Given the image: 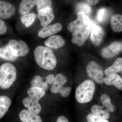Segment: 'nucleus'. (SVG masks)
I'll use <instances>...</instances> for the list:
<instances>
[{
	"label": "nucleus",
	"instance_id": "11",
	"mask_svg": "<svg viewBox=\"0 0 122 122\" xmlns=\"http://www.w3.org/2000/svg\"><path fill=\"white\" fill-rule=\"evenodd\" d=\"M122 45L121 42H114L102 50V54L103 56L109 58L114 56L119 53L122 51Z\"/></svg>",
	"mask_w": 122,
	"mask_h": 122
},
{
	"label": "nucleus",
	"instance_id": "33",
	"mask_svg": "<svg viewBox=\"0 0 122 122\" xmlns=\"http://www.w3.org/2000/svg\"><path fill=\"white\" fill-rule=\"evenodd\" d=\"M46 78L48 83L52 84L54 81L55 77L53 74H50L46 77Z\"/></svg>",
	"mask_w": 122,
	"mask_h": 122
},
{
	"label": "nucleus",
	"instance_id": "6",
	"mask_svg": "<svg viewBox=\"0 0 122 122\" xmlns=\"http://www.w3.org/2000/svg\"><path fill=\"white\" fill-rule=\"evenodd\" d=\"M87 74L90 77L99 83H103L104 74L102 67L96 62L91 61L86 67Z\"/></svg>",
	"mask_w": 122,
	"mask_h": 122
},
{
	"label": "nucleus",
	"instance_id": "10",
	"mask_svg": "<svg viewBox=\"0 0 122 122\" xmlns=\"http://www.w3.org/2000/svg\"><path fill=\"white\" fill-rule=\"evenodd\" d=\"M38 17L42 26H46L54 20L55 18L53 10L50 7H45L38 13Z\"/></svg>",
	"mask_w": 122,
	"mask_h": 122
},
{
	"label": "nucleus",
	"instance_id": "1",
	"mask_svg": "<svg viewBox=\"0 0 122 122\" xmlns=\"http://www.w3.org/2000/svg\"><path fill=\"white\" fill-rule=\"evenodd\" d=\"M34 55L36 62L41 68L52 70L56 66V56L50 48L43 46H38L34 51Z\"/></svg>",
	"mask_w": 122,
	"mask_h": 122
},
{
	"label": "nucleus",
	"instance_id": "19",
	"mask_svg": "<svg viewBox=\"0 0 122 122\" xmlns=\"http://www.w3.org/2000/svg\"><path fill=\"white\" fill-rule=\"evenodd\" d=\"M122 70V58L120 57L117 58L112 66L107 68L105 70V74L107 76L111 75L116 74Z\"/></svg>",
	"mask_w": 122,
	"mask_h": 122
},
{
	"label": "nucleus",
	"instance_id": "18",
	"mask_svg": "<svg viewBox=\"0 0 122 122\" xmlns=\"http://www.w3.org/2000/svg\"><path fill=\"white\" fill-rule=\"evenodd\" d=\"M37 1L33 0H24L22 1L20 4L19 12L22 15L28 13L35 6Z\"/></svg>",
	"mask_w": 122,
	"mask_h": 122
},
{
	"label": "nucleus",
	"instance_id": "29",
	"mask_svg": "<svg viewBox=\"0 0 122 122\" xmlns=\"http://www.w3.org/2000/svg\"><path fill=\"white\" fill-rule=\"evenodd\" d=\"M52 2L51 0H38L37 1V9L38 11H40L45 7H51Z\"/></svg>",
	"mask_w": 122,
	"mask_h": 122
},
{
	"label": "nucleus",
	"instance_id": "20",
	"mask_svg": "<svg viewBox=\"0 0 122 122\" xmlns=\"http://www.w3.org/2000/svg\"><path fill=\"white\" fill-rule=\"evenodd\" d=\"M29 97L39 102L45 95V90L41 88L32 86L27 92Z\"/></svg>",
	"mask_w": 122,
	"mask_h": 122
},
{
	"label": "nucleus",
	"instance_id": "31",
	"mask_svg": "<svg viewBox=\"0 0 122 122\" xmlns=\"http://www.w3.org/2000/svg\"><path fill=\"white\" fill-rule=\"evenodd\" d=\"M86 119L87 122H110L107 120L99 117L92 114H89Z\"/></svg>",
	"mask_w": 122,
	"mask_h": 122
},
{
	"label": "nucleus",
	"instance_id": "23",
	"mask_svg": "<svg viewBox=\"0 0 122 122\" xmlns=\"http://www.w3.org/2000/svg\"><path fill=\"white\" fill-rule=\"evenodd\" d=\"M122 16L115 14L112 16L111 20L112 29L115 32H120L122 30Z\"/></svg>",
	"mask_w": 122,
	"mask_h": 122
},
{
	"label": "nucleus",
	"instance_id": "3",
	"mask_svg": "<svg viewBox=\"0 0 122 122\" xmlns=\"http://www.w3.org/2000/svg\"><path fill=\"white\" fill-rule=\"evenodd\" d=\"M95 90V85L93 81L86 80L80 84L75 92V98L81 103L89 102L93 98Z\"/></svg>",
	"mask_w": 122,
	"mask_h": 122
},
{
	"label": "nucleus",
	"instance_id": "27",
	"mask_svg": "<svg viewBox=\"0 0 122 122\" xmlns=\"http://www.w3.org/2000/svg\"><path fill=\"white\" fill-rule=\"evenodd\" d=\"M101 100L103 106L109 112H113L114 111V107L111 104L110 97L106 94H103L101 97Z\"/></svg>",
	"mask_w": 122,
	"mask_h": 122
},
{
	"label": "nucleus",
	"instance_id": "5",
	"mask_svg": "<svg viewBox=\"0 0 122 122\" xmlns=\"http://www.w3.org/2000/svg\"><path fill=\"white\" fill-rule=\"evenodd\" d=\"M8 45L12 54L16 57L24 56L29 53L28 46L23 41L11 39L9 41Z\"/></svg>",
	"mask_w": 122,
	"mask_h": 122
},
{
	"label": "nucleus",
	"instance_id": "35",
	"mask_svg": "<svg viewBox=\"0 0 122 122\" xmlns=\"http://www.w3.org/2000/svg\"><path fill=\"white\" fill-rule=\"evenodd\" d=\"M87 1L90 4L92 5H95L97 4L99 1L96 0H87Z\"/></svg>",
	"mask_w": 122,
	"mask_h": 122
},
{
	"label": "nucleus",
	"instance_id": "21",
	"mask_svg": "<svg viewBox=\"0 0 122 122\" xmlns=\"http://www.w3.org/2000/svg\"><path fill=\"white\" fill-rule=\"evenodd\" d=\"M105 107L97 105L93 106L91 108V111L93 115L99 117L107 120L110 117L109 112Z\"/></svg>",
	"mask_w": 122,
	"mask_h": 122
},
{
	"label": "nucleus",
	"instance_id": "22",
	"mask_svg": "<svg viewBox=\"0 0 122 122\" xmlns=\"http://www.w3.org/2000/svg\"><path fill=\"white\" fill-rule=\"evenodd\" d=\"M11 104V99L8 96H0V119L7 113Z\"/></svg>",
	"mask_w": 122,
	"mask_h": 122
},
{
	"label": "nucleus",
	"instance_id": "8",
	"mask_svg": "<svg viewBox=\"0 0 122 122\" xmlns=\"http://www.w3.org/2000/svg\"><path fill=\"white\" fill-rule=\"evenodd\" d=\"M77 19L71 22L68 26V30L71 32H74L85 26L89 25L90 20L87 15L84 13L78 12L77 13Z\"/></svg>",
	"mask_w": 122,
	"mask_h": 122
},
{
	"label": "nucleus",
	"instance_id": "16",
	"mask_svg": "<svg viewBox=\"0 0 122 122\" xmlns=\"http://www.w3.org/2000/svg\"><path fill=\"white\" fill-rule=\"evenodd\" d=\"M19 118L22 122H42L41 116L31 113L28 110L24 109L20 112Z\"/></svg>",
	"mask_w": 122,
	"mask_h": 122
},
{
	"label": "nucleus",
	"instance_id": "13",
	"mask_svg": "<svg viewBox=\"0 0 122 122\" xmlns=\"http://www.w3.org/2000/svg\"><path fill=\"white\" fill-rule=\"evenodd\" d=\"M62 29V26L61 23H56L41 29L38 32V35L40 37L45 38L59 32Z\"/></svg>",
	"mask_w": 122,
	"mask_h": 122
},
{
	"label": "nucleus",
	"instance_id": "30",
	"mask_svg": "<svg viewBox=\"0 0 122 122\" xmlns=\"http://www.w3.org/2000/svg\"><path fill=\"white\" fill-rule=\"evenodd\" d=\"M107 14V10L106 9L102 8L98 10L97 14V18L99 22H102L104 21L106 18Z\"/></svg>",
	"mask_w": 122,
	"mask_h": 122
},
{
	"label": "nucleus",
	"instance_id": "28",
	"mask_svg": "<svg viewBox=\"0 0 122 122\" xmlns=\"http://www.w3.org/2000/svg\"><path fill=\"white\" fill-rule=\"evenodd\" d=\"M76 9L79 12H83L86 15H90L91 12V7L86 3L79 4L77 6Z\"/></svg>",
	"mask_w": 122,
	"mask_h": 122
},
{
	"label": "nucleus",
	"instance_id": "9",
	"mask_svg": "<svg viewBox=\"0 0 122 122\" xmlns=\"http://www.w3.org/2000/svg\"><path fill=\"white\" fill-rule=\"evenodd\" d=\"M89 26L91 29L90 38L93 44L96 46L100 45L102 42L105 33L101 26L97 25L90 21Z\"/></svg>",
	"mask_w": 122,
	"mask_h": 122
},
{
	"label": "nucleus",
	"instance_id": "2",
	"mask_svg": "<svg viewBox=\"0 0 122 122\" xmlns=\"http://www.w3.org/2000/svg\"><path fill=\"white\" fill-rule=\"evenodd\" d=\"M17 71L15 66L9 62L0 66V87L4 89L10 88L15 81Z\"/></svg>",
	"mask_w": 122,
	"mask_h": 122
},
{
	"label": "nucleus",
	"instance_id": "32",
	"mask_svg": "<svg viewBox=\"0 0 122 122\" xmlns=\"http://www.w3.org/2000/svg\"><path fill=\"white\" fill-rule=\"evenodd\" d=\"M7 28L5 23L0 19V35L4 34L7 32Z\"/></svg>",
	"mask_w": 122,
	"mask_h": 122
},
{
	"label": "nucleus",
	"instance_id": "15",
	"mask_svg": "<svg viewBox=\"0 0 122 122\" xmlns=\"http://www.w3.org/2000/svg\"><path fill=\"white\" fill-rule=\"evenodd\" d=\"M65 44V40L59 35L51 36L45 42L46 46L53 49H57L61 48Z\"/></svg>",
	"mask_w": 122,
	"mask_h": 122
},
{
	"label": "nucleus",
	"instance_id": "24",
	"mask_svg": "<svg viewBox=\"0 0 122 122\" xmlns=\"http://www.w3.org/2000/svg\"><path fill=\"white\" fill-rule=\"evenodd\" d=\"M48 83L46 77H42L39 75L35 76L31 81L32 86L39 87L44 90L48 89Z\"/></svg>",
	"mask_w": 122,
	"mask_h": 122
},
{
	"label": "nucleus",
	"instance_id": "7",
	"mask_svg": "<svg viewBox=\"0 0 122 122\" xmlns=\"http://www.w3.org/2000/svg\"><path fill=\"white\" fill-rule=\"evenodd\" d=\"M91 29L89 25H86L73 32L71 41L73 44L81 46L85 44L90 34Z\"/></svg>",
	"mask_w": 122,
	"mask_h": 122
},
{
	"label": "nucleus",
	"instance_id": "4",
	"mask_svg": "<svg viewBox=\"0 0 122 122\" xmlns=\"http://www.w3.org/2000/svg\"><path fill=\"white\" fill-rule=\"evenodd\" d=\"M67 79L61 74H58L55 77L52 86L50 90L53 93H60L63 97H66L69 95L71 90L70 87H63L66 82Z\"/></svg>",
	"mask_w": 122,
	"mask_h": 122
},
{
	"label": "nucleus",
	"instance_id": "26",
	"mask_svg": "<svg viewBox=\"0 0 122 122\" xmlns=\"http://www.w3.org/2000/svg\"><path fill=\"white\" fill-rule=\"evenodd\" d=\"M36 15L35 14L31 13L23 15L21 18V22L26 27H29L34 22Z\"/></svg>",
	"mask_w": 122,
	"mask_h": 122
},
{
	"label": "nucleus",
	"instance_id": "25",
	"mask_svg": "<svg viewBox=\"0 0 122 122\" xmlns=\"http://www.w3.org/2000/svg\"><path fill=\"white\" fill-rule=\"evenodd\" d=\"M0 58L10 61H14L17 59L12 54L8 45L0 48Z\"/></svg>",
	"mask_w": 122,
	"mask_h": 122
},
{
	"label": "nucleus",
	"instance_id": "17",
	"mask_svg": "<svg viewBox=\"0 0 122 122\" xmlns=\"http://www.w3.org/2000/svg\"><path fill=\"white\" fill-rule=\"evenodd\" d=\"M105 83L107 85H113L118 89L122 90V79L118 75H111L104 78Z\"/></svg>",
	"mask_w": 122,
	"mask_h": 122
},
{
	"label": "nucleus",
	"instance_id": "14",
	"mask_svg": "<svg viewBox=\"0 0 122 122\" xmlns=\"http://www.w3.org/2000/svg\"><path fill=\"white\" fill-rule=\"evenodd\" d=\"M22 103L31 113L38 115L41 110V107L38 101L28 97L23 99Z\"/></svg>",
	"mask_w": 122,
	"mask_h": 122
},
{
	"label": "nucleus",
	"instance_id": "12",
	"mask_svg": "<svg viewBox=\"0 0 122 122\" xmlns=\"http://www.w3.org/2000/svg\"><path fill=\"white\" fill-rule=\"evenodd\" d=\"M15 7L12 4L4 1H0V18L7 20L15 14Z\"/></svg>",
	"mask_w": 122,
	"mask_h": 122
},
{
	"label": "nucleus",
	"instance_id": "34",
	"mask_svg": "<svg viewBox=\"0 0 122 122\" xmlns=\"http://www.w3.org/2000/svg\"><path fill=\"white\" fill-rule=\"evenodd\" d=\"M56 122H69V121L65 116H61L57 119Z\"/></svg>",
	"mask_w": 122,
	"mask_h": 122
}]
</instances>
